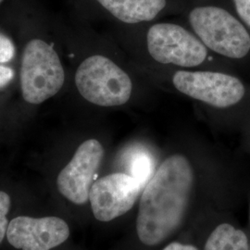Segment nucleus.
I'll return each instance as SVG.
<instances>
[{
  "instance_id": "f257e3e1",
  "label": "nucleus",
  "mask_w": 250,
  "mask_h": 250,
  "mask_svg": "<svg viewBox=\"0 0 250 250\" xmlns=\"http://www.w3.org/2000/svg\"><path fill=\"white\" fill-rule=\"evenodd\" d=\"M136 67L157 89L188 99L214 125L242 130L250 123V81L237 72Z\"/></svg>"
},
{
  "instance_id": "f03ea898",
  "label": "nucleus",
  "mask_w": 250,
  "mask_h": 250,
  "mask_svg": "<svg viewBox=\"0 0 250 250\" xmlns=\"http://www.w3.org/2000/svg\"><path fill=\"white\" fill-rule=\"evenodd\" d=\"M118 26L119 42L136 65L239 73L212 53L182 20L161 19L134 26Z\"/></svg>"
},
{
  "instance_id": "7ed1b4c3",
  "label": "nucleus",
  "mask_w": 250,
  "mask_h": 250,
  "mask_svg": "<svg viewBox=\"0 0 250 250\" xmlns=\"http://www.w3.org/2000/svg\"><path fill=\"white\" fill-rule=\"evenodd\" d=\"M197 180L188 152H170L144 188L136 220L137 235L146 246L168 238L182 223Z\"/></svg>"
},
{
  "instance_id": "20e7f679",
  "label": "nucleus",
  "mask_w": 250,
  "mask_h": 250,
  "mask_svg": "<svg viewBox=\"0 0 250 250\" xmlns=\"http://www.w3.org/2000/svg\"><path fill=\"white\" fill-rule=\"evenodd\" d=\"M74 85L81 98L93 107L133 111L149 110L160 91L125 50L86 54L76 67Z\"/></svg>"
},
{
  "instance_id": "39448f33",
  "label": "nucleus",
  "mask_w": 250,
  "mask_h": 250,
  "mask_svg": "<svg viewBox=\"0 0 250 250\" xmlns=\"http://www.w3.org/2000/svg\"><path fill=\"white\" fill-rule=\"evenodd\" d=\"M181 20L218 58L250 79V30L231 0H184Z\"/></svg>"
},
{
  "instance_id": "423d86ee",
  "label": "nucleus",
  "mask_w": 250,
  "mask_h": 250,
  "mask_svg": "<svg viewBox=\"0 0 250 250\" xmlns=\"http://www.w3.org/2000/svg\"><path fill=\"white\" fill-rule=\"evenodd\" d=\"M65 71L56 50L40 39L27 44L21 60V88L22 98L38 105L57 95L64 85Z\"/></svg>"
},
{
  "instance_id": "0eeeda50",
  "label": "nucleus",
  "mask_w": 250,
  "mask_h": 250,
  "mask_svg": "<svg viewBox=\"0 0 250 250\" xmlns=\"http://www.w3.org/2000/svg\"><path fill=\"white\" fill-rule=\"evenodd\" d=\"M105 156L103 144L88 138L78 146L71 161L60 171L57 178L59 192L76 205L89 200L90 188L95 182Z\"/></svg>"
},
{
  "instance_id": "6e6552de",
  "label": "nucleus",
  "mask_w": 250,
  "mask_h": 250,
  "mask_svg": "<svg viewBox=\"0 0 250 250\" xmlns=\"http://www.w3.org/2000/svg\"><path fill=\"white\" fill-rule=\"evenodd\" d=\"M141 191V185L133 176L123 171L98 179L90 188L93 214L100 222L113 221L134 207Z\"/></svg>"
},
{
  "instance_id": "1a4fd4ad",
  "label": "nucleus",
  "mask_w": 250,
  "mask_h": 250,
  "mask_svg": "<svg viewBox=\"0 0 250 250\" xmlns=\"http://www.w3.org/2000/svg\"><path fill=\"white\" fill-rule=\"evenodd\" d=\"M70 236L67 223L59 217L19 216L10 221L7 231L9 244L20 250H51Z\"/></svg>"
},
{
  "instance_id": "9d476101",
  "label": "nucleus",
  "mask_w": 250,
  "mask_h": 250,
  "mask_svg": "<svg viewBox=\"0 0 250 250\" xmlns=\"http://www.w3.org/2000/svg\"><path fill=\"white\" fill-rule=\"evenodd\" d=\"M121 162L125 172L133 176L145 188L157 169L158 154L151 144L134 140L127 145L121 155Z\"/></svg>"
},
{
  "instance_id": "9b49d317",
  "label": "nucleus",
  "mask_w": 250,
  "mask_h": 250,
  "mask_svg": "<svg viewBox=\"0 0 250 250\" xmlns=\"http://www.w3.org/2000/svg\"><path fill=\"white\" fill-rule=\"evenodd\" d=\"M205 250H250L246 233L231 224L217 226L206 243Z\"/></svg>"
},
{
  "instance_id": "f8f14e48",
  "label": "nucleus",
  "mask_w": 250,
  "mask_h": 250,
  "mask_svg": "<svg viewBox=\"0 0 250 250\" xmlns=\"http://www.w3.org/2000/svg\"><path fill=\"white\" fill-rule=\"evenodd\" d=\"M10 207H11L10 197L6 192L0 191V244L7 235L9 224L8 214H9Z\"/></svg>"
},
{
  "instance_id": "ddd939ff",
  "label": "nucleus",
  "mask_w": 250,
  "mask_h": 250,
  "mask_svg": "<svg viewBox=\"0 0 250 250\" xmlns=\"http://www.w3.org/2000/svg\"><path fill=\"white\" fill-rule=\"evenodd\" d=\"M15 55V46L12 41L2 34H0V63L10 62Z\"/></svg>"
},
{
  "instance_id": "4468645a",
  "label": "nucleus",
  "mask_w": 250,
  "mask_h": 250,
  "mask_svg": "<svg viewBox=\"0 0 250 250\" xmlns=\"http://www.w3.org/2000/svg\"><path fill=\"white\" fill-rule=\"evenodd\" d=\"M238 17L250 30V0H231Z\"/></svg>"
},
{
  "instance_id": "2eb2a0df",
  "label": "nucleus",
  "mask_w": 250,
  "mask_h": 250,
  "mask_svg": "<svg viewBox=\"0 0 250 250\" xmlns=\"http://www.w3.org/2000/svg\"><path fill=\"white\" fill-rule=\"evenodd\" d=\"M14 77V72L8 66L0 65V88L5 87Z\"/></svg>"
},
{
  "instance_id": "dca6fc26",
  "label": "nucleus",
  "mask_w": 250,
  "mask_h": 250,
  "mask_svg": "<svg viewBox=\"0 0 250 250\" xmlns=\"http://www.w3.org/2000/svg\"><path fill=\"white\" fill-rule=\"evenodd\" d=\"M162 250H197V249L191 245H184L181 243L174 242V243H171L170 245H168L165 249H163Z\"/></svg>"
},
{
  "instance_id": "f3484780",
  "label": "nucleus",
  "mask_w": 250,
  "mask_h": 250,
  "mask_svg": "<svg viewBox=\"0 0 250 250\" xmlns=\"http://www.w3.org/2000/svg\"><path fill=\"white\" fill-rule=\"evenodd\" d=\"M242 130H244V132L246 134V137L248 138V140L250 142V123L246 125Z\"/></svg>"
},
{
  "instance_id": "a211bd4d",
  "label": "nucleus",
  "mask_w": 250,
  "mask_h": 250,
  "mask_svg": "<svg viewBox=\"0 0 250 250\" xmlns=\"http://www.w3.org/2000/svg\"><path fill=\"white\" fill-rule=\"evenodd\" d=\"M0 1H1V0H0Z\"/></svg>"
}]
</instances>
